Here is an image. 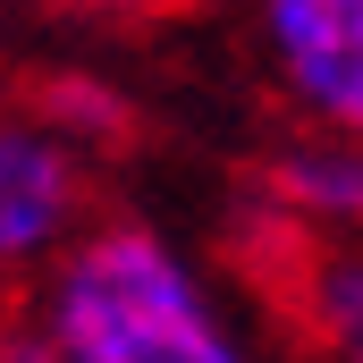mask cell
Wrapping results in <instances>:
<instances>
[{
	"label": "cell",
	"instance_id": "6",
	"mask_svg": "<svg viewBox=\"0 0 363 363\" xmlns=\"http://www.w3.org/2000/svg\"><path fill=\"white\" fill-rule=\"evenodd\" d=\"M0 363H60V347L43 338V321L34 330H0Z\"/></svg>",
	"mask_w": 363,
	"mask_h": 363
},
{
	"label": "cell",
	"instance_id": "4",
	"mask_svg": "<svg viewBox=\"0 0 363 363\" xmlns=\"http://www.w3.org/2000/svg\"><path fill=\"white\" fill-rule=\"evenodd\" d=\"M271 194L287 220L321 228L330 245H363V135L313 127L304 144H287L271 161Z\"/></svg>",
	"mask_w": 363,
	"mask_h": 363
},
{
	"label": "cell",
	"instance_id": "3",
	"mask_svg": "<svg viewBox=\"0 0 363 363\" xmlns=\"http://www.w3.org/2000/svg\"><path fill=\"white\" fill-rule=\"evenodd\" d=\"M245 34L304 127L363 135V0H245Z\"/></svg>",
	"mask_w": 363,
	"mask_h": 363
},
{
	"label": "cell",
	"instance_id": "7",
	"mask_svg": "<svg viewBox=\"0 0 363 363\" xmlns=\"http://www.w3.org/2000/svg\"><path fill=\"white\" fill-rule=\"evenodd\" d=\"M77 9H101V17H144V9H178V0H77Z\"/></svg>",
	"mask_w": 363,
	"mask_h": 363
},
{
	"label": "cell",
	"instance_id": "5",
	"mask_svg": "<svg viewBox=\"0 0 363 363\" xmlns=\"http://www.w3.org/2000/svg\"><path fill=\"white\" fill-rule=\"evenodd\" d=\"M313 321L338 363H363V245H330L313 262Z\"/></svg>",
	"mask_w": 363,
	"mask_h": 363
},
{
	"label": "cell",
	"instance_id": "1",
	"mask_svg": "<svg viewBox=\"0 0 363 363\" xmlns=\"http://www.w3.org/2000/svg\"><path fill=\"white\" fill-rule=\"evenodd\" d=\"M34 321L60 363H262L211 271L144 220L85 228L43 271Z\"/></svg>",
	"mask_w": 363,
	"mask_h": 363
},
{
	"label": "cell",
	"instance_id": "2",
	"mask_svg": "<svg viewBox=\"0 0 363 363\" xmlns=\"http://www.w3.org/2000/svg\"><path fill=\"white\" fill-rule=\"evenodd\" d=\"M93 228V169L85 135L51 110H0V279L51 271Z\"/></svg>",
	"mask_w": 363,
	"mask_h": 363
}]
</instances>
